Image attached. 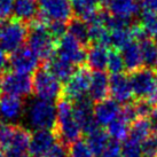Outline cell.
Listing matches in <instances>:
<instances>
[{"mask_svg":"<svg viewBox=\"0 0 157 157\" xmlns=\"http://www.w3.org/2000/svg\"><path fill=\"white\" fill-rule=\"evenodd\" d=\"M56 110V126L54 132L59 142L64 146H71L76 141L80 140L79 138L83 132L74 116V102L67 98H61L59 99Z\"/></svg>","mask_w":157,"mask_h":157,"instance_id":"obj_1","label":"cell"},{"mask_svg":"<svg viewBox=\"0 0 157 157\" xmlns=\"http://www.w3.org/2000/svg\"><path fill=\"white\" fill-rule=\"evenodd\" d=\"M26 43L41 61L47 62L56 55L57 41L51 35L47 24L39 18L28 25Z\"/></svg>","mask_w":157,"mask_h":157,"instance_id":"obj_2","label":"cell"},{"mask_svg":"<svg viewBox=\"0 0 157 157\" xmlns=\"http://www.w3.org/2000/svg\"><path fill=\"white\" fill-rule=\"evenodd\" d=\"M57 110L52 101L33 100L26 110V122L31 128L38 130H55Z\"/></svg>","mask_w":157,"mask_h":157,"instance_id":"obj_3","label":"cell"},{"mask_svg":"<svg viewBox=\"0 0 157 157\" xmlns=\"http://www.w3.org/2000/svg\"><path fill=\"white\" fill-rule=\"evenodd\" d=\"M28 38V24L10 18L0 21V49L6 54H12L23 47Z\"/></svg>","mask_w":157,"mask_h":157,"instance_id":"obj_4","label":"cell"},{"mask_svg":"<svg viewBox=\"0 0 157 157\" xmlns=\"http://www.w3.org/2000/svg\"><path fill=\"white\" fill-rule=\"evenodd\" d=\"M33 93L40 100L54 101L63 94L61 82L53 76L46 67H40L32 78Z\"/></svg>","mask_w":157,"mask_h":157,"instance_id":"obj_5","label":"cell"},{"mask_svg":"<svg viewBox=\"0 0 157 157\" xmlns=\"http://www.w3.org/2000/svg\"><path fill=\"white\" fill-rule=\"evenodd\" d=\"M39 20L43 22L68 23L75 17L71 0H38Z\"/></svg>","mask_w":157,"mask_h":157,"instance_id":"obj_6","label":"cell"},{"mask_svg":"<svg viewBox=\"0 0 157 157\" xmlns=\"http://www.w3.org/2000/svg\"><path fill=\"white\" fill-rule=\"evenodd\" d=\"M0 86L4 94L17 96V98H28L33 91L32 78L30 75L18 74L15 71H5L0 76Z\"/></svg>","mask_w":157,"mask_h":157,"instance_id":"obj_7","label":"cell"},{"mask_svg":"<svg viewBox=\"0 0 157 157\" xmlns=\"http://www.w3.org/2000/svg\"><path fill=\"white\" fill-rule=\"evenodd\" d=\"M130 79L133 94L139 100H148L157 87V72L155 69L144 67L131 72Z\"/></svg>","mask_w":157,"mask_h":157,"instance_id":"obj_8","label":"cell"},{"mask_svg":"<svg viewBox=\"0 0 157 157\" xmlns=\"http://www.w3.org/2000/svg\"><path fill=\"white\" fill-rule=\"evenodd\" d=\"M87 48L75 37L67 32L56 44V55L74 66H82L86 62Z\"/></svg>","mask_w":157,"mask_h":157,"instance_id":"obj_9","label":"cell"},{"mask_svg":"<svg viewBox=\"0 0 157 157\" xmlns=\"http://www.w3.org/2000/svg\"><path fill=\"white\" fill-rule=\"evenodd\" d=\"M92 74L88 68L80 67L75 71L71 78L66 83L63 87V95L68 100L78 101L88 95V90L91 85Z\"/></svg>","mask_w":157,"mask_h":157,"instance_id":"obj_10","label":"cell"},{"mask_svg":"<svg viewBox=\"0 0 157 157\" xmlns=\"http://www.w3.org/2000/svg\"><path fill=\"white\" fill-rule=\"evenodd\" d=\"M40 61L39 56L29 46L18 48L8 56V66L12 71L24 75L36 72L40 68Z\"/></svg>","mask_w":157,"mask_h":157,"instance_id":"obj_11","label":"cell"},{"mask_svg":"<svg viewBox=\"0 0 157 157\" xmlns=\"http://www.w3.org/2000/svg\"><path fill=\"white\" fill-rule=\"evenodd\" d=\"M109 94L118 103H128L133 98V90L130 76L126 74H116L109 77Z\"/></svg>","mask_w":157,"mask_h":157,"instance_id":"obj_12","label":"cell"},{"mask_svg":"<svg viewBox=\"0 0 157 157\" xmlns=\"http://www.w3.org/2000/svg\"><path fill=\"white\" fill-rule=\"evenodd\" d=\"M74 116L80 126L82 131L88 134L90 132L95 130L99 125L96 124L94 118V107L88 98H84L74 102Z\"/></svg>","mask_w":157,"mask_h":157,"instance_id":"obj_13","label":"cell"},{"mask_svg":"<svg viewBox=\"0 0 157 157\" xmlns=\"http://www.w3.org/2000/svg\"><path fill=\"white\" fill-rule=\"evenodd\" d=\"M59 142L53 130H38L31 133L29 151L32 157H43Z\"/></svg>","mask_w":157,"mask_h":157,"instance_id":"obj_14","label":"cell"},{"mask_svg":"<svg viewBox=\"0 0 157 157\" xmlns=\"http://www.w3.org/2000/svg\"><path fill=\"white\" fill-rule=\"evenodd\" d=\"M24 113V101L21 98L8 94L0 96V119L1 122L13 124L22 118Z\"/></svg>","mask_w":157,"mask_h":157,"instance_id":"obj_15","label":"cell"},{"mask_svg":"<svg viewBox=\"0 0 157 157\" xmlns=\"http://www.w3.org/2000/svg\"><path fill=\"white\" fill-rule=\"evenodd\" d=\"M122 108L113 99H105L94 105V118L99 126H108L121 116Z\"/></svg>","mask_w":157,"mask_h":157,"instance_id":"obj_16","label":"cell"},{"mask_svg":"<svg viewBox=\"0 0 157 157\" xmlns=\"http://www.w3.org/2000/svg\"><path fill=\"white\" fill-rule=\"evenodd\" d=\"M105 6L111 16L132 20L140 13L138 0H105Z\"/></svg>","mask_w":157,"mask_h":157,"instance_id":"obj_17","label":"cell"},{"mask_svg":"<svg viewBox=\"0 0 157 157\" xmlns=\"http://www.w3.org/2000/svg\"><path fill=\"white\" fill-rule=\"evenodd\" d=\"M109 95V77L105 71H94L92 74L88 99L92 102H100Z\"/></svg>","mask_w":157,"mask_h":157,"instance_id":"obj_18","label":"cell"},{"mask_svg":"<svg viewBox=\"0 0 157 157\" xmlns=\"http://www.w3.org/2000/svg\"><path fill=\"white\" fill-rule=\"evenodd\" d=\"M109 48L103 45L92 44L87 48L86 53V63L88 69L94 71H103L107 69L108 56H109Z\"/></svg>","mask_w":157,"mask_h":157,"instance_id":"obj_19","label":"cell"},{"mask_svg":"<svg viewBox=\"0 0 157 157\" xmlns=\"http://www.w3.org/2000/svg\"><path fill=\"white\" fill-rule=\"evenodd\" d=\"M39 16L38 0H16L14 7V18L23 23H32Z\"/></svg>","mask_w":157,"mask_h":157,"instance_id":"obj_20","label":"cell"},{"mask_svg":"<svg viewBox=\"0 0 157 157\" xmlns=\"http://www.w3.org/2000/svg\"><path fill=\"white\" fill-rule=\"evenodd\" d=\"M46 68L61 83H67L76 71L74 64L59 57L57 55L53 56L49 61L46 62Z\"/></svg>","mask_w":157,"mask_h":157,"instance_id":"obj_21","label":"cell"},{"mask_svg":"<svg viewBox=\"0 0 157 157\" xmlns=\"http://www.w3.org/2000/svg\"><path fill=\"white\" fill-rule=\"evenodd\" d=\"M122 55L125 63V69L128 71L133 72L144 67L139 43L133 41L130 45H127L124 49H122Z\"/></svg>","mask_w":157,"mask_h":157,"instance_id":"obj_22","label":"cell"},{"mask_svg":"<svg viewBox=\"0 0 157 157\" xmlns=\"http://www.w3.org/2000/svg\"><path fill=\"white\" fill-rule=\"evenodd\" d=\"M110 140H111L110 136L105 130H102L101 127H96L95 130H93L87 134L86 142L88 147L92 149V151L94 153V155L96 157H100L105 150Z\"/></svg>","mask_w":157,"mask_h":157,"instance_id":"obj_23","label":"cell"},{"mask_svg":"<svg viewBox=\"0 0 157 157\" xmlns=\"http://www.w3.org/2000/svg\"><path fill=\"white\" fill-rule=\"evenodd\" d=\"M31 132L23 126L16 125V131L14 134L13 141L6 153H26L30 147Z\"/></svg>","mask_w":157,"mask_h":157,"instance_id":"obj_24","label":"cell"},{"mask_svg":"<svg viewBox=\"0 0 157 157\" xmlns=\"http://www.w3.org/2000/svg\"><path fill=\"white\" fill-rule=\"evenodd\" d=\"M151 132H153V128L148 118H138L130 126L128 138L142 144L144 140L151 135Z\"/></svg>","mask_w":157,"mask_h":157,"instance_id":"obj_25","label":"cell"},{"mask_svg":"<svg viewBox=\"0 0 157 157\" xmlns=\"http://www.w3.org/2000/svg\"><path fill=\"white\" fill-rule=\"evenodd\" d=\"M107 133L111 140L118 142L124 141L130 135V123H127L122 116H119L107 126Z\"/></svg>","mask_w":157,"mask_h":157,"instance_id":"obj_26","label":"cell"},{"mask_svg":"<svg viewBox=\"0 0 157 157\" xmlns=\"http://www.w3.org/2000/svg\"><path fill=\"white\" fill-rule=\"evenodd\" d=\"M68 33L75 37L84 46H87L91 43L90 35H88V25L83 20H79L77 17L72 18L68 23Z\"/></svg>","mask_w":157,"mask_h":157,"instance_id":"obj_27","label":"cell"},{"mask_svg":"<svg viewBox=\"0 0 157 157\" xmlns=\"http://www.w3.org/2000/svg\"><path fill=\"white\" fill-rule=\"evenodd\" d=\"M140 44L141 54L144 59V66L146 68L156 69L157 68V47L155 45V41L150 38L142 40Z\"/></svg>","mask_w":157,"mask_h":157,"instance_id":"obj_28","label":"cell"},{"mask_svg":"<svg viewBox=\"0 0 157 157\" xmlns=\"http://www.w3.org/2000/svg\"><path fill=\"white\" fill-rule=\"evenodd\" d=\"M134 40L131 35V28L130 29H117V30L110 31V46L113 49L122 51L127 45L133 43Z\"/></svg>","mask_w":157,"mask_h":157,"instance_id":"obj_29","label":"cell"},{"mask_svg":"<svg viewBox=\"0 0 157 157\" xmlns=\"http://www.w3.org/2000/svg\"><path fill=\"white\" fill-rule=\"evenodd\" d=\"M107 70L111 75L122 74L125 70V63L123 59L122 52L111 48L109 51V56H108V63H107Z\"/></svg>","mask_w":157,"mask_h":157,"instance_id":"obj_30","label":"cell"},{"mask_svg":"<svg viewBox=\"0 0 157 157\" xmlns=\"http://www.w3.org/2000/svg\"><path fill=\"white\" fill-rule=\"evenodd\" d=\"M15 131H16L15 124L0 122V149L1 150H7L10 147Z\"/></svg>","mask_w":157,"mask_h":157,"instance_id":"obj_31","label":"cell"},{"mask_svg":"<svg viewBox=\"0 0 157 157\" xmlns=\"http://www.w3.org/2000/svg\"><path fill=\"white\" fill-rule=\"evenodd\" d=\"M122 157H144L141 142L127 138L122 144Z\"/></svg>","mask_w":157,"mask_h":157,"instance_id":"obj_32","label":"cell"},{"mask_svg":"<svg viewBox=\"0 0 157 157\" xmlns=\"http://www.w3.org/2000/svg\"><path fill=\"white\" fill-rule=\"evenodd\" d=\"M69 157H96L86 141L78 140L70 146Z\"/></svg>","mask_w":157,"mask_h":157,"instance_id":"obj_33","label":"cell"},{"mask_svg":"<svg viewBox=\"0 0 157 157\" xmlns=\"http://www.w3.org/2000/svg\"><path fill=\"white\" fill-rule=\"evenodd\" d=\"M140 24L142 25L148 36H157V14L156 13H142Z\"/></svg>","mask_w":157,"mask_h":157,"instance_id":"obj_34","label":"cell"},{"mask_svg":"<svg viewBox=\"0 0 157 157\" xmlns=\"http://www.w3.org/2000/svg\"><path fill=\"white\" fill-rule=\"evenodd\" d=\"M144 157H157V135L151 134L141 144Z\"/></svg>","mask_w":157,"mask_h":157,"instance_id":"obj_35","label":"cell"},{"mask_svg":"<svg viewBox=\"0 0 157 157\" xmlns=\"http://www.w3.org/2000/svg\"><path fill=\"white\" fill-rule=\"evenodd\" d=\"M16 0H0V21L10 20L14 15Z\"/></svg>","mask_w":157,"mask_h":157,"instance_id":"obj_36","label":"cell"},{"mask_svg":"<svg viewBox=\"0 0 157 157\" xmlns=\"http://www.w3.org/2000/svg\"><path fill=\"white\" fill-rule=\"evenodd\" d=\"M100 157H122V144L118 141L110 140L105 150Z\"/></svg>","mask_w":157,"mask_h":157,"instance_id":"obj_37","label":"cell"},{"mask_svg":"<svg viewBox=\"0 0 157 157\" xmlns=\"http://www.w3.org/2000/svg\"><path fill=\"white\" fill-rule=\"evenodd\" d=\"M121 116H122L127 123H133L134 121L138 119V113H136V109H135V103H126L122 108V113H121Z\"/></svg>","mask_w":157,"mask_h":157,"instance_id":"obj_38","label":"cell"},{"mask_svg":"<svg viewBox=\"0 0 157 157\" xmlns=\"http://www.w3.org/2000/svg\"><path fill=\"white\" fill-rule=\"evenodd\" d=\"M153 108L154 107L147 100H139L135 103V109L139 118H148Z\"/></svg>","mask_w":157,"mask_h":157,"instance_id":"obj_39","label":"cell"},{"mask_svg":"<svg viewBox=\"0 0 157 157\" xmlns=\"http://www.w3.org/2000/svg\"><path fill=\"white\" fill-rule=\"evenodd\" d=\"M69 155V150L67 149V146H64L61 142H57L48 153H46L43 157H67Z\"/></svg>","mask_w":157,"mask_h":157,"instance_id":"obj_40","label":"cell"},{"mask_svg":"<svg viewBox=\"0 0 157 157\" xmlns=\"http://www.w3.org/2000/svg\"><path fill=\"white\" fill-rule=\"evenodd\" d=\"M140 8L142 13L157 14V0H140Z\"/></svg>","mask_w":157,"mask_h":157,"instance_id":"obj_41","label":"cell"},{"mask_svg":"<svg viewBox=\"0 0 157 157\" xmlns=\"http://www.w3.org/2000/svg\"><path fill=\"white\" fill-rule=\"evenodd\" d=\"M148 119L149 122H150V124H151V128H153L154 134L157 135V105H155L153 108Z\"/></svg>","mask_w":157,"mask_h":157,"instance_id":"obj_42","label":"cell"},{"mask_svg":"<svg viewBox=\"0 0 157 157\" xmlns=\"http://www.w3.org/2000/svg\"><path fill=\"white\" fill-rule=\"evenodd\" d=\"M7 66H8V55L0 49V76L5 72Z\"/></svg>","mask_w":157,"mask_h":157,"instance_id":"obj_43","label":"cell"},{"mask_svg":"<svg viewBox=\"0 0 157 157\" xmlns=\"http://www.w3.org/2000/svg\"><path fill=\"white\" fill-rule=\"evenodd\" d=\"M7 157H32L28 153H6Z\"/></svg>","mask_w":157,"mask_h":157,"instance_id":"obj_44","label":"cell"},{"mask_svg":"<svg viewBox=\"0 0 157 157\" xmlns=\"http://www.w3.org/2000/svg\"><path fill=\"white\" fill-rule=\"evenodd\" d=\"M0 157H7V156H6V155L4 154V151H2L1 149H0Z\"/></svg>","mask_w":157,"mask_h":157,"instance_id":"obj_45","label":"cell"},{"mask_svg":"<svg viewBox=\"0 0 157 157\" xmlns=\"http://www.w3.org/2000/svg\"><path fill=\"white\" fill-rule=\"evenodd\" d=\"M154 41H155V45H156V47H157V36L155 37V40H154Z\"/></svg>","mask_w":157,"mask_h":157,"instance_id":"obj_46","label":"cell"},{"mask_svg":"<svg viewBox=\"0 0 157 157\" xmlns=\"http://www.w3.org/2000/svg\"><path fill=\"white\" fill-rule=\"evenodd\" d=\"M0 92H1V86H0Z\"/></svg>","mask_w":157,"mask_h":157,"instance_id":"obj_47","label":"cell"}]
</instances>
